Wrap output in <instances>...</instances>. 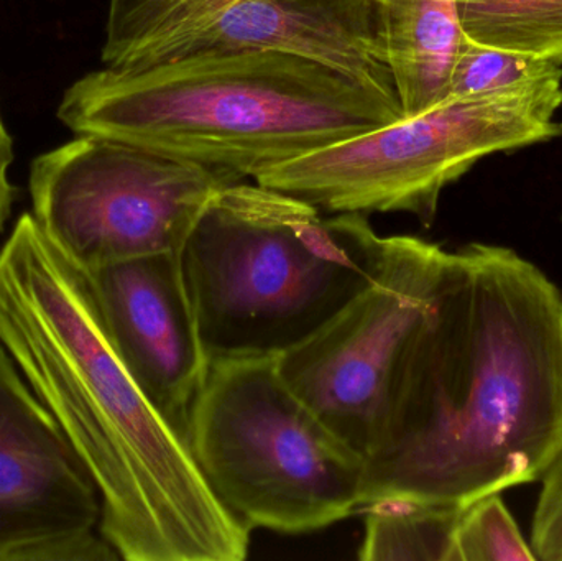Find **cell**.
<instances>
[{
    "label": "cell",
    "mask_w": 562,
    "mask_h": 561,
    "mask_svg": "<svg viewBox=\"0 0 562 561\" xmlns=\"http://www.w3.org/2000/svg\"><path fill=\"white\" fill-rule=\"evenodd\" d=\"M560 94L449 96L422 114L301 155L262 171L256 183L321 213H408L425 226L439 198L482 158L562 135Z\"/></svg>",
    "instance_id": "obj_6"
},
{
    "label": "cell",
    "mask_w": 562,
    "mask_h": 561,
    "mask_svg": "<svg viewBox=\"0 0 562 561\" xmlns=\"http://www.w3.org/2000/svg\"><path fill=\"white\" fill-rule=\"evenodd\" d=\"M561 451L562 290L510 247L449 253L396 369L360 510L386 496L465 507L537 483Z\"/></svg>",
    "instance_id": "obj_1"
},
{
    "label": "cell",
    "mask_w": 562,
    "mask_h": 561,
    "mask_svg": "<svg viewBox=\"0 0 562 561\" xmlns=\"http://www.w3.org/2000/svg\"><path fill=\"white\" fill-rule=\"evenodd\" d=\"M188 445L211 493L249 530L314 532L362 507L366 458L291 389L279 358L210 361Z\"/></svg>",
    "instance_id": "obj_5"
},
{
    "label": "cell",
    "mask_w": 562,
    "mask_h": 561,
    "mask_svg": "<svg viewBox=\"0 0 562 561\" xmlns=\"http://www.w3.org/2000/svg\"><path fill=\"white\" fill-rule=\"evenodd\" d=\"M0 343L94 481L125 561H243L250 532L122 361L91 273L22 214L0 250Z\"/></svg>",
    "instance_id": "obj_2"
},
{
    "label": "cell",
    "mask_w": 562,
    "mask_h": 561,
    "mask_svg": "<svg viewBox=\"0 0 562 561\" xmlns=\"http://www.w3.org/2000/svg\"><path fill=\"white\" fill-rule=\"evenodd\" d=\"M58 117L99 135L221 171L236 181L403 117L319 63L279 52L204 53L78 79Z\"/></svg>",
    "instance_id": "obj_3"
},
{
    "label": "cell",
    "mask_w": 562,
    "mask_h": 561,
    "mask_svg": "<svg viewBox=\"0 0 562 561\" xmlns=\"http://www.w3.org/2000/svg\"><path fill=\"white\" fill-rule=\"evenodd\" d=\"M403 115L449 98L464 32L458 0H367Z\"/></svg>",
    "instance_id": "obj_12"
},
{
    "label": "cell",
    "mask_w": 562,
    "mask_h": 561,
    "mask_svg": "<svg viewBox=\"0 0 562 561\" xmlns=\"http://www.w3.org/2000/svg\"><path fill=\"white\" fill-rule=\"evenodd\" d=\"M462 507L435 506L402 496L367 504L362 561H454V537Z\"/></svg>",
    "instance_id": "obj_13"
},
{
    "label": "cell",
    "mask_w": 562,
    "mask_h": 561,
    "mask_svg": "<svg viewBox=\"0 0 562 561\" xmlns=\"http://www.w3.org/2000/svg\"><path fill=\"white\" fill-rule=\"evenodd\" d=\"M454 561H537V556L501 494H491L462 507Z\"/></svg>",
    "instance_id": "obj_17"
},
{
    "label": "cell",
    "mask_w": 562,
    "mask_h": 561,
    "mask_svg": "<svg viewBox=\"0 0 562 561\" xmlns=\"http://www.w3.org/2000/svg\"><path fill=\"white\" fill-rule=\"evenodd\" d=\"M363 214H334L259 183L227 184L183 250L184 282L210 361L279 358L323 328L379 273Z\"/></svg>",
    "instance_id": "obj_4"
},
{
    "label": "cell",
    "mask_w": 562,
    "mask_h": 561,
    "mask_svg": "<svg viewBox=\"0 0 562 561\" xmlns=\"http://www.w3.org/2000/svg\"><path fill=\"white\" fill-rule=\"evenodd\" d=\"M234 178L99 135L46 152L30 168L33 217L86 270L181 254L214 194Z\"/></svg>",
    "instance_id": "obj_7"
},
{
    "label": "cell",
    "mask_w": 562,
    "mask_h": 561,
    "mask_svg": "<svg viewBox=\"0 0 562 561\" xmlns=\"http://www.w3.org/2000/svg\"><path fill=\"white\" fill-rule=\"evenodd\" d=\"M231 52L300 56L398 102L367 0H237L148 43L127 68Z\"/></svg>",
    "instance_id": "obj_10"
},
{
    "label": "cell",
    "mask_w": 562,
    "mask_h": 561,
    "mask_svg": "<svg viewBox=\"0 0 562 561\" xmlns=\"http://www.w3.org/2000/svg\"><path fill=\"white\" fill-rule=\"evenodd\" d=\"M234 2L237 0H111L102 61L108 68H127L148 43Z\"/></svg>",
    "instance_id": "obj_16"
},
{
    "label": "cell",
    "mask_w": 562,
    "mask_h": 561,
    "mask_svg": "<svg viewBox=\"0 0 562 561\" xmlns=\"http://www.w3.org/2000/svg\"><path fill=\"white\" fill-rule=\"evenodd\" d=\"M94 481L0 343V561H109Z\"/></svg>",
    "instance_id": "obj_9"
},
{
    "label": "cell",
    "mask_w": 562,
    "mask_h": 561,
    "mask_svg": "<svg viewBox=\"0 0 562 561\" xmlns=\"http://www.w3.org/2000/svg\"><path fill=\"white\" fill-rule=\"evenodd\" d=\"M13 161V141L3 124L2 114H0V233L9 221L10 211H12L13 200H15V188L9 178L10 165Z\"/></svg>",
    "instance_id": "obj_19"
},
{
    "label": "cell",
    "mask_w": 562,
    "mask_h": 561,
    "mask_svg": "<svg viewBox=\"0 0 562 561\" xmlns=\"http://www.w3.org/2000/svg\"><path fill=\"white\" fill-rule=\"evenodd\" d=\"M448 260L438 244L385 237V259L372 282L323 328L279 356L284 381L366 460L379 441L396 369Z\"/></svg>",
    "instance_id": "obj_8"
},
{
    "label": "cell",
    "mask_w": 562,
    "mask_h": 561,
    "mask_svg": "<svg viewBox=\"0 0 562 561\" xmlns=\"http://www.w3.org/2000/svg\"><path fill=\"white\" fill-rule=\"evenodd\" d=\"M540 481L530 546L537 560L562 561V451Z\"/></svg>",
    "instance_id": "obj_18"
},
{
    "label": "cell",
    "mask_w": 562,
    "mask_h": 561,
    "mask_svg": "<svg viewBox=\"0 0 562 561\" xmlns=\"http://www.w3.org/2000/svg\"><path fill=\"white\" fill-rule=\"evenodd\" d=\"M122 361L160 414L187 438L210 356L184 282L181 254L88 270Z\"/></svg>",
    "instance_id": "obj_11"
},
{
    "label": "cell",
    "mask_w": 562,
    "mask_h": 561,
    "mask_svg": "<svg viewBox=\"0 0 562 561\" xmlns=\"http://www.w3.org/2000/svg\"><path fill=\"white\" fill-rule=\"evenodd\" d=\"M468 38L562 66V0H458Z\"/></svg>",
    "instance_id": "obj_14"
},
{
    "label": "cell",
    "mask_w": 562,
    "mask_h": 561,
    "mask_svg": "<svg viewBox=\"0 0 562 561\" xmlns=\"http://www.w3.org/2000/svg\"><path fill=\"white\" fill-rule=\"evenodd\" d=\"M562 92L558 63L512 49L482 45L464 35L454 66L449 96H544Z\"/></svg>",
    "instance_id": "obj_15"
}]
</instances>
